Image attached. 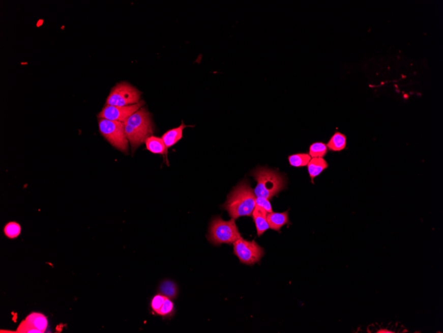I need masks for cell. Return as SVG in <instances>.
<instances>
[{
    "label": "cell",
    "instance_id": "1",
    "mask_svg": "<svg viewBox=\"0 0 443 333\" xmlns=\"http://www.w3.org/2000/svg\"><path fill=\"white\" fill-rule=\"evenodd\" d=\"M255 199L252 187L248 182L243 181L231 191L222 208L234 220L241 217L251 216L255 208Z\"/></svg>",
    "mask_w": 443,
    "mask_h": 333
},
{
    "label": "cell",
    "instance_id": "2",
    "mask_svg": "<svg viewBox=\"0 0 443 333\" xmlns=\"http://www.w3.org/2000/svg\"><path fill=\"white\" fill-rule=\"evenodd\" d=\"M251 175L257 182L254 190L256 198L262 197L270 200L285 188L284 176L276 171L267 168H257Z\"/></svg>",
    "mask_w": 443,
    "mask_h": 333
},
{
    "label": "cell",
    "instance_id": "3",
    "mask_svg": "<svg viewBox=\"0 0 443 333\" xmlns=\"http://www.w3.org/2000/svg\"><path fill=\"white\" fill-rule=\"evenodd\" d=\"M241 238L237 224L233 219L225 221L221 217H215L213 219L209 229L207 239L216 246L232 244L237 239Z\"/></svg>",
    "mask_w": 443,
    "mask_h": 333
},
{
    "label": "cell",
    "instance_id": "4",
    "mask_svg": "<svg viewBox=\"0 0 443 333\" xmlns=\"http://www.w3.org/2000/svg\"><path fill=\"white\" fill-rule=\"evenodd\" d=\"M100 134L115 149L128 154V140L125 131V123L120 121L98 119Z\"/></svg>",
    "mask_w": 443,
    "mask_h": 333
},
{
    "label": "cell",
    "instance_id": "5",
    "mask_svg": "<svg viewBox=\"0 0 443 333\" xmlns=\"http://www.w3.org/2000/svg\"><path fill=\"white\" fill-rule=\"evenodd\" d=\"M141 93L126 82H119L113 87L106 100L107 105L129 106L140 101Z\"/></svg>",
    "mask_w": 443,
    "mask_h": 333
},
{
    "label": "cell",
    "instance_id": "6",
    "mask_svg": "<svg viewBox=\"0 0 443 333\" xmlns=\"http://www.w3.org/2000/svg\"><path fill=\"white\" fill-rule=\"evenodd\" d=\"M233 245V254L243 264L252 265L260 262L265 252L255 241H248L242 238L237 239Z\"/></svg>",
    "mask_w": 443,
    "mask_h": 333
},
{
    "label": "cell",
    "instance_id": "7",
    "mask_svg": "<svg viewBox=\"0 0 443 333\" xmlns=\"http://www.w3.org/2000/svg\"><path fill=\"white\" fill-rule=\"evenodd\" d=\"M145 104V102L141 100L138 103L129 106H104L101 112L98 113V119L110 120V121H120L125 123L129 117L140 109Z\"/></svg>",
    "mask_w": 443,
    "mask_h": 333
},
{
    "label": "cell",
    "instance_id": "8",
    "mask_svg": "<svg viewBox=\"0 0 443 333\" xmlns=\"http://www.w3.org/2000/svg\"><path fill=\"white\" fill-rule=\"evenodd\" d=\"M125 124L134 128L145 141L148 137L154 134L152 117L146 108H141L131 115Z\"/></svg>",
    "mask_w": 443,
    "mask_h": 333
},
{
    "label": "cell",
    "instance_id": "9",
    "mask_svg": "<svg viewBox=\"0 0 443 333\" xmlns=\"http://www.w3.org/2000/svg\"><path fill=\"white\" fill-rule=\"evenodd\" d=\"M267 219L270 228L273 230L280 232L281 228L285 225H290L291 222L289 218V211L285 212H271L267 215Z\"/></svg>",
    "mask_w": 443,
    "mask_h": 333
},
{
    "label": "cell",
    "instance_id": "10",
    "mask_svg": "<svg viewBox=\"0 0 443 333\" xmlns=\"http://www.w3.org/2000/svg\"><path fill=\"white\" fill-rule=\"evenodd\" d=\"M268 213L262 208L255 206L252 216L254 219L255 227H256L257 236L260 237L270 229L269 224L267 219Z\"/></svg>",
    "mask_w": 443,
    "mask_h": 333
},
{
    "label": "cell",
    "instance_id": "11",
    "mask_svg": "<svg viewBox=\"0 0 443 333\" xmlns=\"http://www.w3.org/2000/svg\"><path fill=\"white\" fill-rule=\"evenodd\" d=\"M188 127L189 126L185 125L182 122V124H181L180 127L168 130L167 132H166L163 135L162 139L167 149L173 147V145L178 143L183 138V130Z\"/></svg>",
    "mask_w": 443,
    "mask_h": 333
},
{
    "label": "cell",
    "instance_id": "12",
    "mask_svg": "<svg viewBox=\"0 0 443 333\" xmlns=\"http://www.w3.org/2000/svg\"><path fill=\"white\" fill-rule=\"evenodd\" d=\"M25 321L39 333L45 332L48 326L47 317L39 313H31L26 317Z\"/></svg>",
    "mask_w": 443,
    "mask_h": 333
},
{
    "label": "cell",
    "instance_id": "13",
    "mask_svg": "<svg viewBox=\"0 0 443 333\" xmlns=\"http://www.w3.org/2000/svg\"><path fill=\"white\" fill-rule=\"evenodd\" d=\"M329 167V164L323 158H312L307 164L309 175L311 182L314 184V179Z\"/></svg>",
    "mask_w": 443,
    "mask_h": 333
},
{
    "label": "cell",
    "instance_id": "14",
    "mask_svg": "<svg viewBox=\"0 0 443 333\" xmlns=\"http://www.w3.org/2000/svg\"><path fill=\"white\" fill-rule=\"evenodd\" d=\"M146 149L154 154H166L167 152L162 138L155 136L148 137L145 141Z\"/></svg>",
    "mask_w": 443,
    "mask_h": 333
},
{
    "label": "cell",
    "instance_id": "15",
    "mask_svg": "<svg viewBox=\"0 0 443 333\" xmlns=\"http://www.w3.org/2000/svg\"><path fill=\"white\" fill-rule=\"evenodd\" d=\"M327 148L331 151L340 152L345 149L346 146V136L340 132H336L332 136L329 143H327Z\"/></svg>",
    "mask_w": 443,
    "mask_h": 333
},
{
    "label": "cell",
    "instance_id": "16",
    "mask_svg": "<svg viewBox=\"0 0 443 333\" xmlns=\"http://www.w3.org/2000/svg\"><path fill=\"white\" fill-rule=\"evenodd\" d=\"M125 131L126 137H127L129 142L130 143L132 146L133 151H135L143 143L145 142V139H144L140 134L137 133L134 128L130 127L128 125L125 124Z\"/></svg>",
    "mask_w": 443,
    "mask_h": 333
},
{
    "label": "cell",
    "instance_id": "17",
    "mask_svg": "<svg viewBox=\"0 0 443 333\" xmlns=\"http://www.w3.org/2000/svg\"><path fill=\"white\" fill-rule=\"evenodd\" d=\"M311 158L308 154L299 153L289 156L288 160L291 166L301 168L307 166Z\"/></svg>",
    "mask_w": 443,
    "mask_h": 333
},
{
    "label": "cell",
    "instance_id": "18",
    "mask_svg": "<svg viewBox=\"0 0 443 333\" xmlns=\"http://www.w3.org/2000/svg\"><path fill=\"white\" fill-rule=\"evenodd\" d=\"M327 152L328 148L324 143H315L310 146L309 155L311 158H323Z\"/></svg>",
    "mask_w": 443,
    "mask_h": 333
},
{
    "label": "cell",
    "instance_id": "19",
    "mask_svg": "<svg viewBox=\"0 0 443 333\" xmlns=\"http://www.w3.org/2000/svg\"><path fill=\"white\" fill-rule=\"evenodd\" d=\"M161 294L170 299H174L178 295V289L174 283L170 281H165L159 287Z\"/></svg>",
    "mask_w": 443,
    "mask_h": 333
},
{
    "label": "cell",
    "instance_id": "20",
    "mask_svg": "<svg viewBox=\"0 0 443 333\" xmlns=\"http://www.w3.org/2000/svg\"><path fill=\"white\" fill-rule=\"evenodd\" d=\"M4 234L10 239L17 238L21 234V226L15 221L9 222L4 228Z\"/></svg>",
    "mask_w": 443,
    "mask_h": 333
},
{
    "label": "cell",
    "instance_id": "21",
    "mask_svg": "<svg viewBox=\"0 0 443 333\" xmlns=\"http://www.w3.org/2000/svg\"><path fill=\"white\" fill-rule=\"evenodd\" d=\"M174 310L173 302L169 297L166 298L161 308L157 311L156 314L159 316L168 317L173 314Z\"/></svg>",
    "mask_w": 443,
    "mask_h": 333
},
{
    "label": "cell",
    "instance_id": "22",
    "mask_svg": "<svg viewBox=\"0 0 443 333\" xmlns=\"http://www.w3.org/2000/svg\"><path fill=\"white\" fill-rule=\"evenodd\" d=\"M167 297L166 296L163 295V294H158V295L154 296L152 300V302H151V307H152V309L155 313H156L157 311L161 308Z\"/></svg>",
    "mask_w": 443,
    "mask_h": 333
},
{
    "label": "cell",
    "instance_id": "23",
    "mask_svg": "<svg viewBox=\"0 0 443 333\" xmlns=\"http://www.w3.org/2000/svg\"><path fill=\"white\" fill-rule=\"evenodd\" d=\"M255 206L262 208L268 214L273 212L272 206L270 203V200L266 199L265 198H256V199H255Z\"/></svg>",
    "mask_w": 443,
    "mask_h": 333
},
{
    "label": "cell",
    "instance_id": "24",
    "mask_svg": "<svg viewBox=\"0 0 443 333\" xmlns=\"http://www.w3.org/2000/svg\"><path fill=\"white\" fill-rule=\"evenodd\" d=\"M377 332H387V333H390V332H394L391 331V330H387V329H380V330H378V331H377Z\"/></svg>",
    "mask_w": 443,
    "mask_h": 333
}]
</instances>
